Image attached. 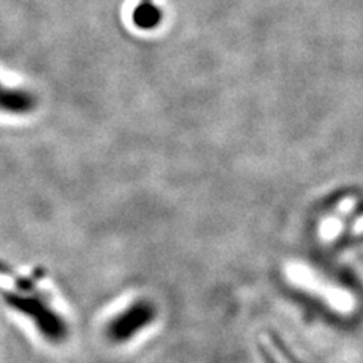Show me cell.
<instances>
[{"label":"cell","instance_id":"7a4b0ae2","mask_svg":"<svg viewBox=\"0 0 363 363\" xmlns=\"http://www.w3.org/2000/svg\"><path fill=\"white\" fill-rule=\"evenodd\" d=\"M156 318V308L147 300H138L120 312L106 325V336L116 344H124L149 327Z\"/></svg>","mask_w":363,"mask_h":363},{"label":"cell","instance_id":"3957f363","mask_svg":"<svg viewBox=\"0 0 363 363\" xmlns=\"http://www.w3.org/2000/svg\"><path fill=\"white\" fill-rule=\"evenodd\" d=\"M35 108V97L29 91L11 86L0 79V112L6 116H26Z\"/></svg>","mask_w":363,"mask_h":363},{"label":"cell","instance_id":"6da1fadb","mask_svg":"<svg viewBox=\"0 0 363 363\" xmlns=\"http://www.w3.org/2000/svg\"><path fill=\"white\" fill-rule=\"evenodd\" d=\"M5 300L11 308L29 316L35 323L38 332L50 342L60 344L68 336V327L62 316L56 313L50 308V304L40 295H21L9 292L5 294Z\"/></svg>","mask_w":363,"mask_h":363}]
</instances>
